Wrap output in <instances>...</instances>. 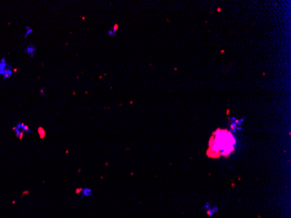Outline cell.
I'll return each instance as SVG.
<instances>
[{
    "label": "cell",
    "instance_id": "obj_1",
    "mask_svg": "<svg viewBox=\"0 0 291 218\" xmlns=\"http://www.w3.org/2000/svg\"><path fill=\"white\" fill-rule=\"evenodd\" d=\"M235 140L229 132L217 130L214 133L209 142L208 155L210 157H219L220 155H227L234 150Z\"/></svg>",
    "mask_w": 291,
    "mask_h": 218
},
{
    "label": "cell",
    "instance_id": "obj_2",
    "mask_svg": "<svg viewBox=\"0 0 291 218\" xmlns=\"http://www.w3.org/2000/svg\"><path fill=\"white\" fill-rule=\"evenodd\" d=\"M12 131L14 132L15 136L19 140H22L25 134H33V130L31 129V127L24 122H17L16 125L12 127Z\"/></svg>",
    "mask_w": 291,
    "mask_h": 218
},
{
    "label": "cell",
    "instance_id": "obj_3",
    "mask_svg": "<svg viewBox=\"0 0 291 218\" xmlns=\"http://www.w3.org/2000/svg\"><path fill=\"white\" fill-rule=\"evenodd\" d=\"M36 51H37L36 45H33V44H29L28 45L25 46V48L24 49V53H25V54L27 55L28 57H30L31 59H33V58L35 57Z\"/></svg>",
    "mask_w": 291,
    "mask_h": 218
},
{
    "label": "cell",
    "instance_id": "obj_4",
    "mask_svg": "<svg viewBox=\"0 0 291 218\" xmlns=\"http://www.w3.org/2000/svg\"><path fill=\"white\" fill-rule=\"evenodd\" d=\"M13 74H14L13 67H12L11 64H9V65L7 66V68L6 69V71L4 72L2 78H3V80H9L10 78L13 76Z\"/></svg>",
    "mask_w": 291,
    "mask_h": 218
},
{
    "label": "cell",
    "instance_id": "obj_5",
    "mask_svg": "<svg viewBox=\"0 0 291 218\" xmlns=\"http://www.w3.org/2000/svg\"><path fill=\"white\" fill-rule=\"evenodd\" d=\"M81 199L83 198H86V197H92V190L90 188H82L80 191V194Z\"/></svg>",
    "mask_w": 291,
    "mask_h": 218
},
{
    "label": "cell",
    "instance_id": "obj_6",
    "mask_svg": "<svg viewBox=\"0 0 291 218\" xmlns=\"http://www.w3.org/2000/svg\"><path fill=\"white\" fill-rule=\"evenodd\" d=\"M9 62L6 60L5 57H3L2 59H0V77H2L4 72L6 71V69L7 68V66L9 65Z\"/></svg>",
    "mask_w": 291,
    "mask_h": 218
},
{
    "label": "cell",
    "instance_id": "obj_7",
    "mask_svg": "<svg viewBox=\"0 0 291 218\" xmlns=\"http://www.w3.org/2000/svg\"><path fill=\"white\" fill-rule=\"evenodd\" d=\"M33 33H34V31H33V29L30 25H26L25 26V34H24V38L25 39H26L28 38L31 35H33Z\"/></svg>",
    "mask_w": 291,
    "mask_h": 218
},
{
    "label": "cell",
    "instance_id": "obj_8",
    "mask_svg": "<svg viewBox=\"0 0 291 218\" xmlns=\"http://www.w3.org/2000/svg\"><path fill=\"white\" fill-rule=\"evenodd\" d=\"M45 89H46V87H42V88H40V90H39V94H40L41 96H44V97H47V95H46V94H45Z\"/></svg>",
    "mask_w": 291,
    "mask_h": 218
},
{
    "label": "cell",
    "instance_id": "obj_9",
    "mask_svg": "<svg viewBox=\"0 0 291 218\" xmlns=\"http://www.w3.org/2000/svg\"><path fill=\"white\" fill-rule=\"evenodd\" d=\"M38 133H39L40 138H44L45 135V132L44 130L43 127H39V128H38Z\"/></svg>",
    "mask_w": 291,
    "mask_h": 218
},
{
    "label": "cell",
    "instance_id": "obj_10",
    "mask_svg": "<svg viewBox=\"0 0 291 218\" xmlns=\"http://www.w3.org/2000/svg\"><path fill=\"white\" fill-rule=\"evenodd\" d=\"M108 35L109 36H112V37H115L116 36V32H114L113 29H110L108 31Z\"/></svg>",
    "mask_w": 291,
    "mask_h": 218
}]
</instances>
